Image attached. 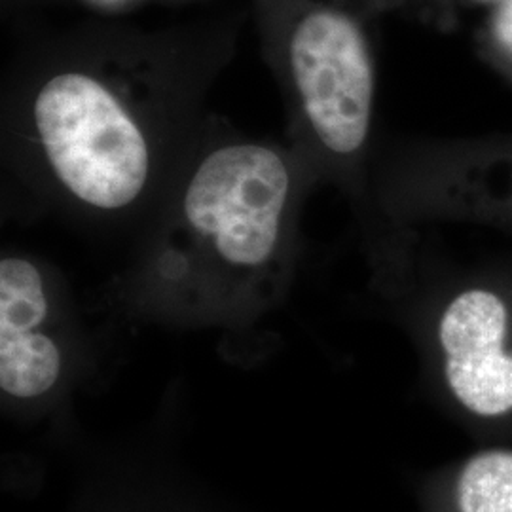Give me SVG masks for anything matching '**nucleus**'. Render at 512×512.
Masks as SVG:
<instances>
[{
	"instance_id": "obj_3",
	"label": "nucleus",
	"mask_w": 512,
	"mask_h": 512,
	"mask_svg": "<svg viewBox=\"0 0 512 512\" xmlns=\"http://www.w3.org/2000/svg\"><path fill=\"white\" fill-rule=\"evenodd\" d=\"M291 173L274 148L239 143L211 152L184 192V217L222 262L256 270L277 251Z\"/></svg>"
},
{
	"instance_id": "obj_2",
	"label": "nucleus",
	"mask_w": 512,
	"mask_h": 512,
	"mask_svg": "<svg viewBox=\"0 0 512 512\" xmlns=\"http://www.w3.org/2000/svg\"><path fill=\"white\" fill-rule=\"evenodd\" d=\"M33 124L46 162L76 200L118 211L145 190L147 135L118 93L97 76H50L33 101Z\"/></svg>"
},
{
	"instance_id": "obj_7",
	"label": "nucleus",
	"mask_w": 512,
	"mask_h": 512,
	"mask_svg": "<svg viewBox=\"0 0 512 512\" xmlns=\"http://www.w3.org/2000/svg\"><path fill=\"white\" fill-rule=\"evenodd\" d=\"M473 205L478 215L512 226V162L505 167L499 181L490 179L486 184H476Z\"/></svg>"
},
{
	"instance_id": "obj_1",
	"label": "nucleus",
	"mask_w": 512,
	"mask_h": 512,
	"mask_svg": "<svg viewBox=\"0 0 512 512\" xmlns=\"http://www.w3.org/2000/svg\"><path fill=\"white\" fill-rule=\"evenodd\" d=\"M425 349L440 399L463 429L512 437V260L440 283Z\"/></svg>"
},
{
	"instance_id": "obj_4",
	"label": "nucleus",
	"mask_w": 512,
	"mask_h": 512,
	"mask_svg": "<svg viewBox=\"0 0 512 512\" xmlns=\"http://www.w3.org/2000/svg\"><path fill=\"white\" fill-rule=\"evenodd\" d=\"M289 63L319 143L336 156L359 154L374 112V63L361 25L344 10L311 8L294 25Z\"/></svg>"
},
{
	"instance_id": "obj_8",
	"label": "nucleus",
	"mask_w": 512,
	"mask_h": 512,
	"mask_svg": "<svg viewBox=\"0 0 512 512\" xmlns=\"http://www.w3.org/2000/svg\"><path fill=\"white\" fill-rule=\"evenodd\" d=\"M497 42L512 52V0L499 2L495 10L494 23H492Z\"/></svg>"
},
{
	"instance_id": "obj_6",
	"label": "nucleus",
	"mask_w": 512,
	"mask_h": 512,
	"mask_svg": "<svg viewBox=\"0 0 512 512\" xmlns=\"http://www.w3.org/2000/svg\"><path fill=\"white\" fill-rule=\"evenodd\" d=\"M452 503L456 512H512V448L492 446L463 459Z\"/></svg>"
},
{
	"instance_id": "obj_5",
	"label": "nucleus",
	"mask_w": 512,
	"mask_h": 512,
	"mask_svg": "<svg viewBox=\"0 0 512 512\" xmlns=\"http://www.w3.org/2000/svg\"><path fill=\"white\" fill-rule=\"evenodd\" d=\"M48 313V293L37 266L25 258H2L0 387L10 397H42L61 376V349L44 329Z\"/></svg>"
},
{
	"instance_id": "obj_9",
	"label": "nucleus",
	"mask_w": 512,
	"mask_h": 512,
	"mask_svg": "<svg viewBox=\"0 0 512 512\" xmlns=\"http://www.w3.org/2000/svg\"><path fill=\"white\" fill-rule=\"evenodd\" d=\"M494 2H503V0H494Z\"/></svg>"
}]
</instances>
